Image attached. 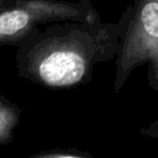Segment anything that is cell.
<instances>
[{"label":"cell","instance_id":"5b68a950","mask_svg":"<svg viewBox=\"0 0 158 158\" xmlns=\"http://www.w3.org/2000/svg\"><path fill=\"white\" fill-rule=\"evenodd\" d=\"M20 120L21 109L0 95V144H7L14 139V131Z\"/></svg>","mask_w":158,"mask_h":158},{"label":"cell","instance_id":"8992f818","mask_svg":"<svg viewBox=\"0 0 158 158\" xmlns=\"http://www.w3.org/2000/svg\"><path fill=\"white\" fill-rule=\"evenodd\" d=\"M27 158H95L91 154L78 149H51L31 154Z\"/></svg>","mask_w":158,"mask_h":158},{"label":"cell","instance_id":"52a82bcc","mask_svg":"<svg viewBox=\"0 0 158 158\" xmlns=\"http://www.w3.org/2000/svg\"><path fill=\"white\" fill-rule=\"evenodd\" d=\"M142 133L143 135H147L154 139H158V120L157 121H153L152 123H149L147 127L142 128Z\"/></svg>","mask_w":158,"mask_h":158},{"label":"cell","instance_id":"6da1fadb","mask_svg":"<svg viewBox=\"0 0 158 158\" xmlns=\"http://www.w3.org/2000/svg\"><path fill=\"white\" fill-rule=\"evenodd\" d=\"M125 17L118 23L65 22L35 27L16 43L20 77L46 88H70L91 80L96 64L117 57Z\"/></svg>","mask_w":158,"mask_h":158},{"label":"cell","instance_id":"3957f363","mask_svg":"<svg viewBox=\"0 0 158 158\" xmlns=\"http://www.w3.org/2000/svg\"><path fill=\"white\" fill-rule=\"evenodd\" d=\"M17 2L30 11L38 21L44 22H101L99 14L88 0L80 2L47 1V0H17Z\"/></svg>","mask_w":158,"mask_h":158},{"label":"cell","instance_id":"7a4b0ae2","mask_svg":"<svg viewBox=\"0 0 158 158\" xmlns=\"http://www.w3.org/2000/svg\"><path fill=\"white\" fill-rule=\"evenodd\" d=\"M116 57L115 91L118 93L130 74L148 64V83L158 90V0H142L130 6Z\"/></svg>","mask_w":158,"mask_h":158},{"label":"cell","instance_id":"277c9868","mask_svg":"<svg viewBox=\"0 0 158 158\" xmlns=\"http://www.w3.org/2000/svg\"><path fill=\"white\" fill-rule=\"evenodd\" d=\"M37 25V19L17 0L0 1V46H16Z\"/></svg>","mask_w":158,"mask_h":158}]
</instances>
